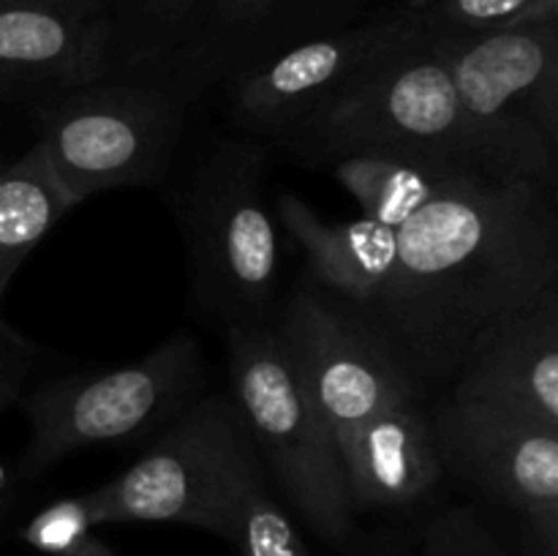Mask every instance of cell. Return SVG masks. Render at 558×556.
Listing matches in <instances>:
<instances>
[{"instance_id":"26","label":"cell","mask_w":558,"mask_h":556,"mask_svg":"<svg viewBox=\"0 0 558 556\" xmlns=\"http://www.w3.org/2000/svg\"><path fill=\"white\" fill-rule=\"evenodd\" d=\"M85 3H101V0H85Z\"/></svg>"},{"instance_id":"27","label":"cell","mask_w":558,"mask_h":556,"mask_svg":"<svg viewBox=\"0 0 558 556\" xmlns=\"http://www.w3.org/2000/svg\"><path fill=\"white\" fill-rule=\"evenodd\" d=\"M0 164H3V161H0Z\"/></svg>"},{"instance_id":"2","label":"cell","mask_w":558,"mask_h":556,"mask_svg":"<svg viewBox=\"0 0 558 556\" xmlns=\"http://www.w3.org/2000/svg\"><path fill=\"white\" fill-rule=\"evenodd\" d=\"M430 41L456 87L466 167L494 183L556 194L558 16Z\"/></svg>"},{"instance_id":"21","label":"cell","mask_w":558,"mask_h":556,"mask_svg":"<svg viewBox=\"0 0 558 556\" xmlns=\"http://www.w3.org/2000/svg\"><path fill=\"white\" fill-rule=\"evenodd\" d=\"M93 523L87 516V507L82 496H71V499L54 501L47 510L38 512L31 523L25 527L22 537L27 545L49 556H65L74 548L80 540L90 534Z\"/></svg>"},{"instance_id":"9","label":"cell","mask_w":558,"mask_h":556,"mask_svg":"<svg viewBox=\"0 0 558 556\" xmlns=\"http://www.w3.org/2000/svg\"><path fill=\"white\" fill-rule=\"evenodd\" d=\"M272 325L338 447L371 414L423 396L379 333L314 283L294 289Z\"/></svg>"},{"instance_id":"17","label":"cell","mask_w":558,"mask_h":556,"mask_svg":"<svg viewBox=\"0 0 558 556\" xmlns=\"http://www.w3.org/2000/svg\"><path fill=\"white\" fill-rule=\"evenodd\" d=\"M213 0H114L109 25V74L172 76L205 25Z\"/></svg>"},{"instance_id":"4","label":"cell","mask_w":558,"mask_h":556,"mask_svg":"<svg viewBox=\"0 0 558 556\" xmlns=\"http://www.w3.org/2000/svg\"><path fill=\"white\" fill-rule=\"evenodd\" d=\"M194 96L172 76L107 74L33 104L36 145L71 207L172 167Z\"/></svg>"},{"instance_id":"1","label":"cell","mask_w":558,"mask_h":556,"mask_svg":"<svg viewBox=\"0 0 558 556\" xmlns=\"http://www.w3.org/2000/svg\"><path fill=\"white\" fill-rule=\"evenodd\" d=\"M398 254L363 316L409 379L452 385L510 316L558 287L556 194L469 178L396 229Z\"/></svg>"},{"instance_id":"19","label":"cell","mask_w":558,"mask_h":556,"mask_svg":"<svg viewBox=\"0 0 558 556\" xmlns=\"http://www.w3.org/2000/svg\"><path fill=\"white\" fill-rule=\"evenodd\" d=\"M420 16L430 36H463L558 16V0H434Z\"/></svg>"},{"instance_id":"20","label":"cell","mask_w":558,"mask_h":556,"mask_svg":"<svg viewBox=\"0 0 558 556\" xmlns=\"http://www.w3.org/2000/svg\"><path fill=\"white\" fill-rule=\"evenodd\" d=\"M234 545H240L243 556H311L292 518L265 488L245 501Z\"/></svg>"},{"instance_id":"3","label":"cell","mask_w":558,"mask_h":556,"mask_svg":"<svg viewBox=\"0 0 558 556\" xmlns=\"http://www.w3.org/2000/svg\"><path fill=\"white\" fill-rule=\"evenodd\" d=\"M265 463L243 412L229 396H199L125 472L82 494L93 527L185 523L238 543Z\"/></svg>"},{"instance_id":"12","label":"cell","mask_w":558,"mask_h":556,"mask_svg":"<svg viewBox=\"0 0 558 556\" xmlns=\"http://www.w3.org/2000/svg\"><path fill=\"white\" fill-rule=\"evenodd\" d=\"M107 74L104 3L0 0V96L38 104Z\"/></svg>"},{"instance_id":"15","label":"cell","mask_w":558,"mask_h":556,"mask_svg":"<svg viewBox=\"0 0 558 556\" xmlns=\"http://www.w3.org/2000/svg\"><path fill=\"white\" fill-rule=\"evenodd\" d=\"M278 216L289 238L303 249L308 283L360 316L379 300L398 254V232L374 218L327 223L298 194L278 196Z\"/></svg>"},{"instance_id":"13","label":"cell","mask_w":558,"mask_h":556,"mask_svg":"<svg viewBox=\"0 0 558 556\" xmlns=\"http://www.w3.org/2000/svg\"><path fill=\"white\" fill-rule=\"evenodd\" d=\"M450 396L558 425V287L545 289L474 352Z\"/></svg>"},{"instance_id":"14","label":"cell","mask_w":558,"mask_h":556,"mask_svg":"<svg viewBox=\"0 0 558 556\" xmlns=\"http://www.w3.org/2000/svg\"><path fill=\"white\" fill-rule=\"evenodd\" d=\"M341 461L352 510L414 505L445 474L420 398L392 403L360 423L341 442Z\"/></svg>"},{"instance_id":"8","label":"cell","mask_w":558,"mask_h":556,"mask_svg":"<svg viewBox=\"0 0 558 556\" xmlns=\"http://www.w3.org/2000/svg\"><path fill=\"white\" fill-rule=\"evenodd\" d=\"M281 145L308 164H330L347 153H381L469 169L456 87L425 25L414 41L360 76L336 101L283 136Z\"/></svg>"},{"instance_id":"7","label":"cell","mask_w":558,"mask_h":556,"mask_svg":"<svg viewBox=\"0 0 558 556\" xmlns=\"http://www.w3.org/2000/svg\"><path fill=\"white\" fill-rule=\"evenodd\" d=\"M232 401L243 412L287 499L319 537L352 532L347 474L336 434L300 382L276 325L227 327Z\"/></svg>"},{"instance_id":"24","label":"cell","mask_w":558,"mask_h":556,"mask_svg":"<svg viewBox=\"0 0 558 556\" xmlns=\"http://www.w3.org/2000/svg\"><path fill=\"white\" fill-rule=\"evenodd\" d=\"M65 556H118V554H114L107 543H101L98 537L87 534V537L80 540V543H76Z\"/></svg>"},{"instance_id":"5","label":"cell","mask_w":558,"mask_h":556,"mask_svg":"<svg viewBox=\"0 0 558 556\" xmlns=\"http://www.w3.org/2000/svg\"><path fill=\"white\" fill-rule=\"evenodd\" d=\"M205 376L199 341L178 330L136 363L47 382L25 398L31 434L16 478L36 480L76 452L163 431L202 396Z\"/></svg>"},{"instance_id":"18","label":"cell","mask_w":558,"mask_h":556,"mask_svg":"<svg viewBox=\"0 0 558 556\" xmlns=\"http://www.w3.org/2000/svg\"><path fill=\"white\" fill-rule=\"evenodd\" d=\"M71 207L33 142L16 161L0 164V305L11 278Z\"/></svg>"},{"instance_id":"6","label":"cell","mask_w":558,"mask_h":556,"mask_svg":"<svg viewBox=\"0 0 558 556\" xmlns=\"http://www.w3.org/2000/svg\"><path fill=\"white\" fill-rule=\"evenodd\" d=\"M265 169L262 145L221 142L196 167L183 194L191 289L223 327L272 325L278 240Z\"/></svg>"},{"instance_id":"22","label":"cell","mask_w":558,"mask_h":556,"mask_svg":"<svg viewBox=\"0 0 558 556\" xmlns=\"http://www.w3.org/2000/svg\"><path fill=\"white\" fill-rule=\"evenodd\" d=\"M423 556H507L483 523L466 510L441 516L425 534Z\"/></svg>"},{"instance_id":"11","label":"cell","mask_w":558,"mask_h":556,"mask_svg":"<svg viewBox=\"0 0 558 556\" xmlns=\"http://www.w3.org/2000/svg\"><path fill=\"white\" fill-rule=\"evenodd\" d=\"M428 414L441 467L463 474L488 499L523 512L556 554L558 425L450 392Z\"/></svg>"},{"instance_id":"25","label":"cell","mask_w":558,"mask_h":556,"mask_svg":"<svg viewBox=\"0 0 558 556\" xmlns=\"http://www.w3.org/2000/svg\"><path fill=\"white\" fill-rule=\"evenodd\" d=\"M5 505H9V499H5V491L0 488V521H3V512H5Z\"/></svg>"},{"instance_id":"16","label":"cell","mask_w":558,"mask_h":556,"mask_svg":"<svg viewBox=\"0 0 558 556\" xmlns=\"http://www.w3.org/2000/svg\"><path fill=\"white\" fill-rule=\"evenodd\" d=\"M330 172L363 207L365 218L398 229L450 189L480 174L447 161L347 153L330 161Z\"/></svg>"},{"instance_id":"10","label":"cell","mask_w":558,"mask_h":556,"mask_svg":"<svg viewBox=\"0 0 558 556\" xmlns=\"http://www.w3.org/2000/svg\"><path fill=\"white\" fill-rule=\"evenodd\" d=\"M420 33V14H387L303 38L229 80L232 118L251 134L281 142Z\"/></svg>"},{"instance_id":"23","label":"cell","mask_w":558,"mask_h":556,"mask_svg":"<svg viewBox=\"0 0 558 556\" xmlns=\"http://www.w3.org/2000/svg\"><path fill=\"white\" fill-rule=\"evenodd\" d=\"M41 349L16 327L0 319V414L14 407L38 365Z\"/></svg>"}]
</instances>
